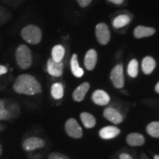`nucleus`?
Here are the masks:
<instances>
[{
  "mask_svg": "<svg viewBox=\"0 0 159 159\" xmlns=\"http://www.w3.org/2000/svg\"><path fill=\"white\" fill-rule=\"evenodd\" d=\"M13 89L17 94L29 96L38 94L42 91L41 85L37 79L29 74H22L18 76L13 83Z\"/></svg>",
  "mask_w": 159,
  "mask_h": 159,
  "instance_id": "obj_1",
  "label": "nucleus"
},
{
  "mask_svg": "<svg viewBox=\"0 0 159 159\" xmlns=\"http://www.w3.org/2000/svg\"><path fill=\"white\" fill-rule=\"evenodd\" d=\"M16 61L21 69H27L33 63V55L31 50L27 46L21 44L16 50Z\"/></svg>",
  "mask_w": 159,
  "mask_h": 159,
  "instance_id": "obj_2",
  "label": "nucleus"
},
{
  "mask_svg": "<svg viewBox=\"0 0 159 159\" xmlns=\"http://www.w3.org/2000/svg\"><path fill=\"white\" fill-rule=\"evenodd\" d=\"M21 38L30 44H38L42 39V32L37 26L30 25L26 26L21 31Z\"/></svg>",
  "mask_w": 159,
  "mask_h": 159,
  "instance_id": "obj_3",
  "label": "nucleus"
},
{
  "mask_svg": "<svg viewBox=\"0 0 159 159\" xmlns=\"http://www.w3.org/2000/svg\"><path fill=\"white\" fill-rule=\"evenodd\" d=\"M65 130L71 138L80 139L83 136V130L78 122L74 118H70L65 124Z\"/></svg>",
  "mask_w": 159,
  "mask_h": 159,
  "instance_id": "obj_4",
  "label": "nucleus"
},
{
  "mask_svg": "<svg viewBox=\"0 0 159 159\" xmlns=\"http://www.w3.org/2000/svg\"><path fill=\"white\" fill-rule=\"evenodd\" d=\"M95 33L97 41L100 44H108L111 39V32L106 24L99 23L96 26Z\"/></svg>",
  "mask_w": 159,
  "mask_h": 159,
  "instance_id": "obj_5",
  "label": "nucleus"
},
{
  "mask_svg": "<svg viewBox=\"0 0 159 159\" xmlns=\"http://www.w3.org/2000/svg\"><path fill=\"white\" fill-rule=\"evenodd\" d=\"M111 80L113 85L116 89H122L125 85L122 64H117L111 72Z\"/></svg>",
  "mask_w": 159,
  "mask_h": 159,
  "instance_id": "obj_6",
  "label": "nucleus"
},
{
  "mask_svg": "<svg viewBox=\"0 0 159 159\" xmlns=\"http://www.w3.org/2000/svg\"><path fill=\"white\" fill-rule=\"evenodd\" d=\"M45 144V141L39 137H30L24 141L22 148L26 151H33L43 148Z\"/></svg>",
  "mask_w": 159,
  "mask_h": 159,
  "instance_id": "obj_7",
  "label": "nucleus"
},
{
  "mask_svg": "<svg viewBox=\"0 0 159 159\" xmlns=\"http://www.w3.org/2000/svg\"><path fill=\"white\" fill-rule=\"evenodd\" d=\"M47 72L51 76L58 77L63 75V63L61 62H56L52 58H49L47 63Z\"/></svg>",
  "mask_w": 159,
  "mask_h": 159,
  "instance_id": "obj_8",
  "label": "nucleus"
},
{
  "mask_svg": "<svg viewBox=\"0 0 159 159\" xmlns=\"http://www.w3.org/2000/svg\"><path fill=\"white\" fill-rule=\"evenodd\" d=\"M3 101L5 103V110L8 113L9 116L11 117V120L18 118L21 114L19 105L13 99H5Z\"/></svg>",
  "mask_w": 159,
  "mask_h": 159,
  "instance_id": "obj_9",
  "label": "nucleus"
},
{
  "mask_svg": "<svg viewBox=\"0 0 159 159\" xmlns=\"http://www.w3.org/2000/svg\"><path fill=\"white\" fill-rule=\"evenodd\" d=\"M103 116L105 119L116 125L120 124L123 121V116L120 114V112H119L116 109L113 108L105 109L104 112H103Z\"/></svg>",
  "mask_w": 159,
  "mask_h": 159,
  "instance_id": "obj_10",
  "label": "nucleus"
},
{
  "mask_svg": "<svg viewBox=\"0 0 159 159\" xmlns=\"http://www.w3.org/2000/svg\"><path fill=\"white\" fill-rule=\"evenodd\" d=\"M93 102L95 104L100 105V106H104V105H108L110 102V97L109 95L103 90H96L94 91L92 94Z\"/></svg>",
  "mask_w": 159,
  "mask_h": 159,
  "instance_id": "obj_11",
  "label": "nucleus"
},
{
  "mask_svg": "<svg viewBox=\"0 0 159 159\" xmlns=\"http://www.w3.org/2000/svg\"><path fill=\"white\" fill-rule=\"evenodd\" d=\"M97 62V53L96 50L91 49L85 55L84 64L87 70L92 71L95 68Z\"/></svg>",
  "mask_w": 159,
  "mask_h": 159,
  "instance_id": "obj_12",
  "label": "nucleus"
},
{
  "mask_svg": "<svg viewBox=\"0 0 159 159\" xmlns=\"http://www.w3.org/2000/svg\"><path fill=\"white\" fill-rule=\"evenodd\" d=\"M89 89H90V84L88 82H85L80 85L73 92V99L76 102H82Z\"/></svg>",
  "mask_w": 159,
  "mask_h": 159,
  "instance_id": "obj_13",
  "label": "nucleus"
},
{
  "mask_svg": "<svg viewBox=\"0 0 159 159\" xmlns=\"http://www.w3.org/2000/svg\"><path fill=\"white\" fill-rule=\"evenodd\" d=\"M120 132V130L116 127L107 126L99 130V136L103 139H111L119 136Z\"/></svg>",
  "mask_w": 159,
  "mask_h": 159,
  "instance_id": "obj_14",
  "label": "nucleus"
},
{
  "mask_svg": "<svg viewBox=\"0 0 159 159\" xmlns=\"http://www.w3.org/2000/svg\"><path fill=\"white\" fill-rule=\"evenodd\" d=\"M156 33V30L152 27H145V26H138L135 28L134 34L136 39H142V38L150 37Z\"/></svg>",
  "mask_w": 159,
  "mask_h": 159,
  "instance_id": "obj_15",
  "label": "nucleus"
},
{
  "mask_svg": "<svg viewBox=\"0 0 159 159\" xmlns=\"http://www.w3.org/2000/svg\"><path fill=\"white\" fill-rule=\"evenodd\" d=\"M156 66V62L153 57L150 56L145 57L142 60V68L145 75H150L153 71Z\"/></svg>",
  "mask_w": 159,
  "mask_h": 159,
  "instance_id": "obj_16",
  "label": "nucleus"
},
{
  "mask_svg": "<svg viewBox=\"0 0 159 159\" xmlns=\"http://www.w3.org/2000/svg\"><path fill=\"white\" fill-rule=\"evenodd\" d=\"M126 141L130 146L138 147L142 146L144 144L145 139L142 134H137V133H133V134L128 135Z\"/></svg>",
  "mask_w": 159,
  "mask_h": 159,
  "instance_id": "obj_17",
  "label": "nucleus"
},
{
  "mask_svg": "<svg viewBox=\"0 0 159 159\" xmlns=\"http://www.w3.org/2000/svg\"><path fill=\"white\" fill-rule=\"evenodd\" d=\"M130 21L131 19L128 15L121 14L119 16H117L113 20L112 25L113 27H114L115 29H120L128 25V24L130 22Z\"/></svg>",
  "mask_w": 159,
  "mask_h": 159,
  "instance_id": "obj_18",
  "label": "nucleus"
},
{
  "mask_svg": "<svg viewBox=\"0 0 159 159\" xmlns=\"http://www.w3.org/2000/svg\"><path fill=\"white\" fill-rule=\"evenodd\" d=\"M71 71V73L76 77H81L84 74V71L82 68L80 67L78 61H77V56L76 54L72 55L70 61Z\"/></svg>",
  "mask_w": 159,
  "mask_h": 159,
  "instance_id": "obj_19",
  "label": "nucleus"
},
{
  "mask_svg": "<svg viewBox=\"0 0 159 159\" xmlns=\"http://www.w3.org/2000/svg\"><path fill=\"white\" fill-rule=\"evenodd\" d=\"M80 119L83 124L86 128H92L96 125V119L93 115L87 112H83L80 114Z\"/></svg>",
  "mask_w": 159,
  "mask_h": 159,
  "instance_id": "obj_20",
  "label": "nucleus"
},
{
  "mask_svg": "<svg viewBox=\"0 0 159 159\" xmlns=\"http://www.w3.org/2000/svg\"><path fill=\"white\" fill-rule=\"evenodd\" d=\"M65 55V49L62 45H55L52 49V58L56 62H61Z\"/></svg>",
  "mask_w": 159,
  "mask_h": 159,
  "instance_id": "obj_21",
  "label": "nucleus"
},
{
  "mask_svg": "<svg viewBox=\"0 0 159 159\" xmlns=\"http://www.w3.org/2000/svg\"><path fill=\"white\" fill-rule=\"evenodd\" d=\"M51 94L55 99H61L64 94V89L61 83H55L51 87Z\"/></svg>",
  "mask_w": 159,
  "mask_h": 159,
  "instance_id": "obj_22",
  "label": "nucleus"
},
{
  "mask_svg": "<svg viewBox=\"0 0 159 159\" xmlns=\"http://www.w3.org/2000/svg\"><path fill=\"white\" fill-rule=\"evenodd\" d=\"M128 74L130 77L135 78L139 74V63L136 59L131 60L128 66Z\"/></svg>",
  "mask_w": 159,
  "mask_h": 159,
  "instance_id": "obj_23",
  "label": "nucleus"
},
{
  "mask_svg": "<svg viewBox=\"0 0 159 159\" xmlns=\"http://www.w3.org/2000/svg\"><path fill=\"white\" fill-rule=\"evenodd\" d=\"M148 134L154 138H159V122H150L147 126Z\"/></svg>",
  "mask_w": 159,
  "mask_h": 159,
  "instance_id": "obj_24",
  "label": "nucleus"
},
{
  "mask_svg": "<svg viewBox=\"0 0 159 159\" xmlns=\"http://www.w3.org/2000/svg\"><path fill=\"white\" fill-rule=\"evenodd\" d=\"M11 117H10L8 113L5 110V103L3 100L0 99V121H10Z\"/></svg>",
  "mask_w": 159,
  "mask_h": 159,
  "instance_id": "obj_25",
  "label": "nucleus"
},
{
  "mask_svg": "<svg viewBox=\"0 0 159 159\" xmlns=\"http://www.w3.org/2000/svg\"><path fill=\"white\" fill-rule=\"evenodd\" d=\"M49 159H70L68 156H65L62 153H60V152H52L49 154Z\"/></svg>",
  "mask_w": 159,
  "mask_h": 159,
  "instance_id": "obj_26",
  "label": "nucleus"
},
{
  "mask_svg": "<svg viewBox=\"0 0 159 159\" xmlns=\"http://www.w3.org/2000/svg\"><path fill=\"white\" fill-rule=\"evenodd\" d=\"M92 0H77V3L81 7H86L87 6L90 5Z\"/></svg>",
  "mask_w": 159,
  "mask_h": 159,
  "instance_id": "obj_27",
  "label": "nucleus"
},
{
  "mask_svg": "<svg viewBox=\"0 0 159 159\" xmlns=\"http://www.w3.org/2000/svg\"><path fill=\"white\" fill-rule=\"evenodd\" d=\"M7 72V69L5 66L0 65V76L6 74Z\"/></svg>",
  "mask_w": 159,
  "mask_h": 159,
  "instance_id": "obj_28",
  "label": "nucleus"
},
{
  "mask_svg": "<svg viewBox=\"0 0 159 159\" xmlns=\"http://www.w3.org/2000/svg\"><path fill=\"white\" fill-rule=\"evenodd\" d=\"M119 159H134L132 156L128 153H122L119 156Z\"/></svg>",
  "mask_w": 159,
  "mask_h": 159,
  "instance_id": "obj_29",
  "label": "nucleus"
},
{
  "mask_svg": "<svg viewBox=\"0 0 159 159\" xmlns=\"http://www.w3.org/2000/svg\"><path fill=\"white\" fill-rule=\"evenodd\" d=\"M108 2H110L111 3H114L115 5H122V4L124 2L125 0H108Z\"/></svg>",
  "mask_w": 159,
  "mask_h": 159,
  "instance_id": "obj_30",
  "label": "nucleus"
},
{
  "mask_svg": "<svg viewBox=\"0 0 159 159\" xmlns=\"http://www.w3.org/2000/svg\"><path fill=\"white\" fill-rule=\"evenodd\" d=\"M6 128V126L2 123H0V132H2V131Z\"/></svg>",
  "mask_w": 159,
  "mask_h": 159,
  "instance_id": "obj_31",
  "label": "nucleus"
},
{
  "mask_svg": "<svg viewBox=\"0 0 159 159\" xmlns=\"http://www.w3.org/2000/svg\"><path fill=\"white\" fill-rule=\"evenodd\" d=\"M155 90H156V91L158 94H159V82L157 83L156 87H155Z\"/></svg>",
  "mask_w": 159,
  "mask_h": 159,
  "instance_id": "obj_32",
  "label": "nucleus"
},
{
  "mask_svg": "<svg viewBox=\"0 0 159 159\" xmlns=\"http://www.w3.org/2000/svg\"><path fill=\"white\" fill-rule=\"evenodd\" d=\"M2 144H0V156H2Z\"/></svg>",
  "mask_w": 159,
  "mask_h": 159,
  "instance_id": "obj_33",
  "label": "nucleus"
},
{
  "mask_svg": "<svg viewBox=\"0 0 159 159\" xmlns=\"http://www.w3.org/2000/svg\"><path fill=\"white\" fill-rule=\"evenodd\" d=\"M154 159H159V155H156L154 156Z\"/></svg>",
  "mask_w": 159,
  "mask_h": 159,
  "instance_id": "obj_34",
  "label": "nucleus"
}]
</instances>
